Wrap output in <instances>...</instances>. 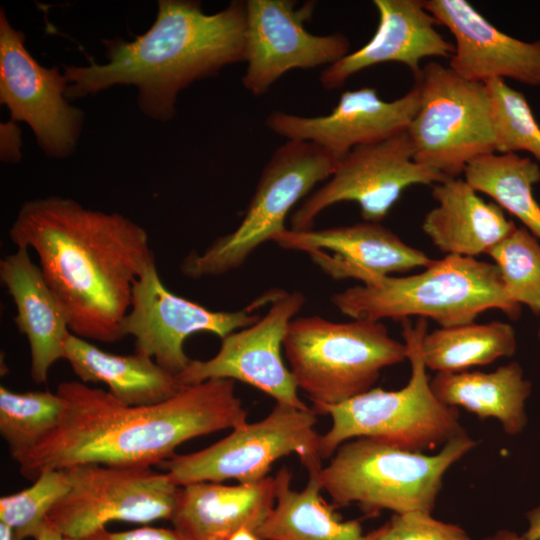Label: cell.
Instances as JSON below:
<instances>
[{
  "instance_id": "7c38bea8",
  "label": "cell",
  "mask_w": 540,
  "mask_h": 540,
  "mask_svg": "<svg viewBox=\"0 0 540 540\" xmlns=\"http://www.w3.org/2000/svg\"><path fill=\"white\" fill-rule=\"evenodd\" d=\"M444 179L414 160L407 131L360 145L339 159L330 178L292 213L290 229H311L322 211L340 202H355L364 221L380 223L407 188Z\"/></svg>"
},
{
  "instance_id": "8fae6325",
  "label": "cell",
  "mask_w": 540,
  "mask_h": 540,
  "mask_svg": "<svg viewBox=\"0 0 540 540\" xmlns=\"http://www.w3.org/2000/svg\"><path fill=\"white\" fill-rule=\"evenodd\" d=\"M69 488L46 521L67 539L93 533L113 521L147 524L170 520L180 487L148 466L80 464L63 469Z\"/></svg>"
},
{
  "instance_id": "8992f818",
  "label": "cell",
  "mask_w": 540,
  "mask_h": 540,
  "mask_svg": "<svg viewBox=\"0 0 540 540\" xmlns=\"http://www.w3.org/2000/svg\"><path fill=\"white\" fill-rule=\"evenodd\" d=\"M475 445L464 433L429 455L354 438L337 448L317 478L337 507L355 504L371 516L382 510L432 514L444 475Z\"/></svg>"
},
{
  "instance_id": "e575fe53",
  "label": "cell",
  "mask_w": 540,
  "mask_h": 540,
  "mask_svg": "<svg viewBox=\"0 0 540 540\" xmlns=\"http://www.w3.org/2000/svg\"><path fill=\"white\" fill-rule=\"evenodd\" d=\"M113 540H189L176 529L144 526L121 532H110Z\"/></svg>"
},
{
  "instance_id": "4dcf8cb0",
  "label": "cell",
  "mask_w": 540,
  "mask_h": 540,
  "mask_svg": "<svg viewBox=\"0 0 540 540\" xmlns=\"http://www.w3.org/2000/svg\"><path fill=\"white\" fill-rule=\"evenodd\" d=\"M486 84L495 131V152L500 154L528 152L540 163V125L525 95L495 79Z\"/></svg>"
},
{
  "instance_id": "3957f363",
  "label": "cell",
  "mask_w": 540,
  "mask_h": 540,
  "mask_svg": "<svg viewBox=\"0 0 540 540\" xmlns=\"http://www.w3.org/2000/svg\"><path fill=\"white\" fill-rule=\"evenodd\" d=\"M245 1L233 0L208 14L195 0H159L150 28L132 41L104 40L106 62L65 66L68 100L118 85L137 89L141 112L167 122L178 94L195 81L245 62Z\"/></svg>"
},
{
  "instance_id": "d6986e66",
  "label": "cell",
  "mask_w": 540,
  "mask_h": 540,
  "mask_svg": "<svg viewBox=\"0 0 540 540\" xmlns=\"http://www.w3.org/2000/svg\"><path fill=\"white\" fill-rule=\"evenodd\" d=\"M423 5L453 35L448 66L457 75L484 84L512 79L540 86V40L523 41L502 32L466 0H423Z\"/></svg>"
},
{
  "instance_id": "e0dca14e",
  "label": "cell",
  "mask_w": 540,
  "mask_h": 540,
  "mask_svg": "<svg viewBox=\"0 0 540 540\" xmlns=\"http://www.w3.org/2000/svg\"><path fill=\"white\" fill-rule=\"evenodd\" d=\"M420 103L416 85L403 96L386 101L372 87L344 91L327 115L300 116L283 111L268 115L266 125L287 140L312 142L338 160L353 148L406 132Z\"/></svg>"
},
{
  "instance_id": "4316f807",
  "label": "cell",
  "mask_w": 540,
  "mask_h": 540,
  "mask_svg": "<svg viewBox=\"0 0 540 540\" xmlns=\"http://www.w3.org/2000/svg\"><path fill=\"white\" fill-rule=\"evenodd\" d=\"M466 182L478 193L491 197L540 239V205L533 186L540 181V166L530 157L516 153H489L468 163Z\"/></svg>"
},
{
  "instance_id": "1f68e13d",
  "label": "cell",
  "mask_w": 540,
  "mask_h": 540,
  "mask_svg": "<svg viewBox=\"0 0 540 540\" xmlns=\"http://www.w3.org/2000/svg\"><path fill=\"white\" fill-rule=\"evenodd\" d=\"M68 488L64 470L44 471L30 487L0 498V522L10 527L13 540L35 539L48 513Z\"/></svg>"
},
{
  "instance_id": "ba28073f",
  "label": "cell",
  "mask_w": 540,
  "mask_h": 540,
  "mask_svg": "<svg viewBox=\"0 0 540 540\" xmlns=\"http://www.w3.org/2000/svg\"><path fill=\"white\" fill-rule=\"evenodd\" d=\"M338 159L320 146L287 140L264 166L240 224L216 238L202 252H190L179 270L197 280L240 268L254 251L286 230L285 220L301 199L333 174Z\"/></svg>"
},
{
  "instance_id": "30bf717a",
  "label": "cell",
  "mask_w": 540,
  "mask_h": 540,
  "mask_svg": "<svg viewBox=\"0 0 540 540\" xmlns=\"http://www.w3.org/2000/svg\"><path fill=\"white\" fill-rule=\"evenodd\" d=\"M317 412L276 403L263 419L244 423L199 451L174 455L160 467L177 486L195 482H255L268 477L272 465L295 454L310 474L322 466Z\"/></svg>"
},
{
  "instance_id": "836d02e7",
  "label": "cell",
  "mask_w": 540,
  "mask_h": 540,
  "mask_svg": "<svg viewBox=\"0 0 540 540\" xmlns=\"http://www.w3.org/2000/svg\"><path fill=\"white\" fill-rule=\"evenodd\" d=\"M22 158V132L17 122L9 119L0 125V159L15 164Z\"/></svg>"
},
{
  "instance_id": "ab89813d",
  "label": "cell",
  "mask_w": 540,
  "mask_h": 540,
  "mask_svg": "<svg viewBox=\"0 0 540 540\" xmlns=\"http://www.w3.org/2000/svg\"><path fill=\"white\" fill-rule=\"evenodd\" d=\"M67 540H113V539L111 538L110 532L106 528H102L86 536H83L77 539H67Z\"/></svg>"
},
{
  "instance_id": "74e56055",
  "label": "cell",
  "mask_w": 540,
  "mask_h": 540,
  "mask_svg": "<svg viewBox=\"0 0 540 540\" xmlns=\"http://www.w3.org/2000/svg\"><path fill=\"white\" fill-rule=\"evenodd\" d=\"M483 540H540L529 539L526 536H519L518 534L509 530H499L494 534L485 537Z\"/></svg>"
},
{
  "instance_id": "f35d334b",
  "label": "cell",
  "mask_w": 540,
  "mask_h": 540,
  "mask_svg": "<svg viewBox=\"0 0 540 540\" xmlns=\"http://www.w3.org/2000/svg\"><path fill=\"white\" fill-rule=\"evenodd\" d=\"M228 540H262L258 534L249 528H242L232 534Z\"/></svg>"
},
{
  "instance_id": "ac0fdd59",
  "label": "cell",
  "mask_w": 540,
  "mask_h": 540,
  "mask_svg": "<svg viewBox=\"0 0 540 540\" xmlns=\"http://www.w3.org/2000/svg\"><path fill=\"white\" fill-rule=\"evenodd\" d=\"M287 250L303 251L333 279L366 283L377 277L428 266L423 251L406 244L381 223L362 221L352 225L292 230L273 240Z\"/></svg>"
},
{
  "instance_id": "83f0119b",
  "label": "cell",
  "mask_w": 540,
  "mask_h": 540,
  "mask_svg": "<svg viewBox=\"0 0 540 540\" xmlns=\"http://www.w3.org/2000/svg\"><path fill=\"white\" fill-rule=\"evenodd\" d=\"M516 345L515 331L510 324L472 322L427 332L421 342V352L427 369L461 372L512 356Z\"/></svg>"
},
{
  "instance_id": "cb8c5ba5",
  "label": "cell",
  "mask_w": 540,
  "mask_h": 540,
  "mask_svg": "<svg viewBox=\"0 0 540 540\" xmlns=\"http://www.w3.org/2000/svg\"><path fill=\"white\" fill-rule=\"evenodd\" d=\"M64 359L81 382L103 383L114 397L132 406L163 402L182 387L175 375L148 356L109 353L72 333Z\"/></svg>"
},
{
  "instance_id": "9c48e42d",
  "label": "cell",
  "mask_w": 540,
  "mask_h": 540,
  "mask_svg": "<svg viewBox=\"0 0 540 540\" xmlns=\"http://www.w3.org/2000/svg\"><path fill=\"white\" fill-rule=\"evenodd\" d=\"M420 103L407 134L414 160L446 178L463 174L469 162L495 152L491 99L486 84L431 61L415 77Z\"/></svg>"
},
{
  "instance_id": "7402d4cb",
  "label": "cell",
  "mask_w": 540,
  "mask_h": 540,
  "mask_svg": "<svg viewBox=\"0 0 540 540\" xmlns=\"http://www.w3.org/2000/svg\"><path fill=\"white\" fill-rule=\"evenodd\" d=\"M275 501L274 477L236 485L195 482L180 486L170 521L189 540H228L242 528L256 532Z\"/></svg>"
},
{
  "instance_id": "b9f144b4",
  "label": "cell",
  "mask_w": 540,
  "mask_h": 540,
  "mask_svg": "<svg viewBox=\"0 0 540 540\" xmlns=\"http://www.w3.org/2000/svg\"><path fill=\"white\" fill-rule=\"evenodd\" d=\"M538 338H539V340H540V328H539V330H538Z\"/></svg>"
},
{
  "instance_id": "9a60e30c",
  "label": "cell",
  "mask_w": 540,
  "mask_h": 540,
  "mask_svg": "<svg viewBox=\"0 0 540 540\" xmlns=\"http://www.w3.org/2000/svg\"><path fill=\"white\" fill-rule=\"evenodd\" d=\"M305 300L299 291L270 292L271 306L257 322L222 338L213 357L191 359L176 375L178 382L191 385L210 379L237 380L264 392L276 403L308 409L298 396V387L281 354L287 327Z\"/></svg>"
},
{
  "instance_id": "277c9868",
  "label": "cell",
  "mask_w": 540,
  "mask_h": 540,
  "mask_svg": "<svg viewBox=\"0 0 540 540\" xmlns=\"http://www.w3.org/2000/svg\"><path fill=\"white\" fill-rule=\"evenodd\" d=\"M330 301L354 320L418 316L440 327L472 323L488 310L517 319L522 307L507 296L494 263L453 255L432 260L417 274L377 277L347 288L334 293Z\"/></svg>"
},
{
  "instance_id": "5bb4252c",
  "label": "cell",
  "mask_w": 540,
  "mask_h": 540,
  "mask_svg": "<svg viewBox=\"0 0 540 540\" xmlns=\"http://www.w3.org/2000/svg\"><path fill=\"white\" fill-rule=\"evenodd\" d=\"M264 302L260 297L241 310H210L169 291L153 262L134 284L122 333L134 337L137 353L176 376L191 360L184 351L189 336L209 332L222 339L257 322L260 317L253 310Z\"/></svg>"
},
{
  "instance_id": "6da1fadb",
  "label": "cell",
  "mask_w": 540,
  "mask_h": 540,
  "mask_svg": "<svg viewBox=\"0 0 540 540\" xmlns=\"http://www.w3.org/2000/svg\"><path fill=\"white\" fill-rule=\"evenodd\" d=\"M8 234L16 248L36 252L72 334L102 343L124 338L134 284L156 262L144 227L51 195L22 203Z\"/></svg>"
},
{
  "instance_id": "603a6c76",
  "label": "cell",
  "mask_w": 540,
  "mask_h": 540,
  "mask_svg": "<svg viewBox=\"0 0 540 540\" xmlns=\"http://www.w3.org/2000/svg\"><path fill=\"white\" fill-rule=\"evenodd\" d=\"M431 187L437 205L425 215L422 230L445 256L488 254L516 227L495 202H486L464 178H446Z\"/></svg>"
},
{
  "instance_id": "7a4b0ae2",
  "label": "cell",
  "mask_w": 540,
  "mask_h": 540,
  "mask_svg": "<svg viewBox=\"0 0 540 540\" xmlns=\"http://www.w3.org/2000/svg\"><path fill=\"white\" fill-rule=\"evenodd\" d=\"M56 392L63 401L58 424L16 461L32 482L44 471L80 464L160 465L184 442L247 422L229 379L182 385L171 398L142 406L81 381L61 382Z\"/></svg>"
},
{
  "instance_id": "f546056e",
  "label": "cell",
  "mask_w": 540,
  "mask_h": 540,
  "mask_svg": "<svg viewBox=\"0 0 540 540\" xmlns=\"http://www.w3.org/2000/svg\"><path fill=\"white\" fill-rule=\"evenodd\" d=\"M488 255L497 266L507 296L540 315V243L524 226L515 227Z\"/></svg>"
},
{
  "instance_id": "484cf974",
  "label": "cell",
  "mask_w": 540,
  "mask_h": 540,
  "mask_svg": "<svg viewBox=\"0 0 540 540\" xmlns=\"http://www.w3.org/2000/svg\"><path fill=\"white\" fill-rule=\"evenodd\" d=\"M430 385L442 403L461 407L480 419H496L506 434L521 433L527 423L524 406L531 384L517 362L491 372H437Z\"/></svg>"
},
{
  "instance_id": "4fadbf2b",
  "label": "cell",
  "mask_w": 540,
  "mask_h": 540,
  "mask_svg": "<svg viewBox=\"0 0 540 540\" xmlns=\"http://www.w3.org/2000/svg\"><path fill=\"white\" fill-rule=\"evenodd\" d=\"M25 40L1 8L0 103L9 110L11 120L29 125L46 156L67 158L82 133L84 112L69 103L64 73L56 66H42Z\"/></svg>"
},
{
  "instance_id": "2e32d148",
  "label": "cell",
  "mask_w": 540,
  "mask_h": 540,
  "mask_svg": "<svg viewBox=\"0 0 540 540\" xmlns=\"http://www.w3.org/2000/svg\"><path fill=\"white\" fill-rule=\"evenodd\" d=\"M315 1L297 7L292 0H246L244 88L255 96L266 94L285 73L332 65L349 53L342 33L316 35L305 23Z\"/></svg>"
},
{
  "instance_id": "60d3db41",
  "label": "cell",
  "mask_w": 540,
  "mask_h": 540,
  "mask_svg": "<svg viewBox=\"0 0 540 540\" xmlns=\"http://www.w3.org/2000/svg\"><path fill=\"white\" fill-rule=\"evenodd\" d=\"M0 540H13L10 527L3 522H0Z\"/></svg>"
},
{
  "instance_id": "d4e9b609",
  "label": "cell",
  "mask_w": 540,
  "mask_h": 540,
  "mask_svg": "<svg viewBox=\"0 0 540 540\" xmlns=\"http://www.w3.org/2000/svg\"><path fill=\"white\" fill-rule=\"evenodd\" d=\"M317 474L308 475L300 491L283 466L275 475L276 501L256 530L262 540H377L381 528L364 533L359 520H342L322 497Z\"/></svg>"
},
{
  "instance_id": "d590c367",
  "label": "cell",
  "mask_w": 540,
  "mask_h": 540,
  "mask_svg": "<svg viewBox=\"0 0 540 540\" xmlns=\"http://www.w3.org/2000/svg\"><path fill=\"white\" fill-rule=\"evenodd\" d=\"M529 528L524 534L529 539H540V507L528 513Z\"/></svg>"
},
{
  "instance_id": "ffe728a7",
  "label": "cell",
  "mask_w": 540,
  "mask_h": 540,
  "mask_svg": "<svg viewBox=\"0 0 540 540\" xmlns=\"http://www.w3.org/2000/svg\"><path fill=\"white\" fill-rule=\"evenodd\" d=\"M373 5L379 16L374 35L321 72L323 88H340L356 73L389 62L407 66L416 77L421 60L452 56L454 44L437 31L438 23L423 0H374Z\"/></svg>"
},
{
  "instance_id": "8d00e7d4",
  "label": "cell",
  "mask_w": 540,
  "mask_h": 540,
  "mask_svg": "<svg viewBox=\"0 0 540 540\" xmlns=\"http://www.w3.org/2000/svg\"><path fill=\"white\" fill-rule=\"evenodd\" d=\"M34 540H67L45 520Z\"/></svg>"
},
{
  "instance_id": "f1b7e54d",
  "label": "cell",
  "mask_w": 540,
  "mask_h": 540,
  "mask_svg": "<svg viewBox=\"0 0 540 540\" xmlns=\"http://www.w3.org/2000/svg\"><path fill=\"white\" fill-rule=\"evenodd\" d=\"M63 401L57 392H15L0 386V434L17 461L58 424Z\"/></svg>"
},
{
  "instance_id": "5b68a950",
  "label": "cell",
  "mask_w": 540,
  "mask_h": 540,
  "mask_svg": "<svg viewBox=\"0 0 540 540\" xmlns=\"http://www.w3.org/2000/svg\"><path fill=\"white\" fill-rule=\"evenodd\" d=\"M427 319L413 325L402 320V337L411 366L408 383L398 390L372 388L342 403L324 407L331 427L320 435L322 459H329L344 442L365 437L397 448L424 452L445 445L466 433L459 409L442 403L434 394L426 373L421 342Z\"/></svg>"
},
{
  "instance_id": "52a82bcc",
  "label": "cell",
  "mask_w": 540,
  "mask_h": 540,
  "mask_svg": "<svg viewBox=\"0 0 540 540\" xmlns=\"http://www.w3.org/2000/svg\"><path fill=\"white\" fill-rule=\"evenodd\" d=\"M283 349L298 389L318 415L372 389L384 368L407 359L405 344L371 320L297 317L287 327Z\"/></svg>"
},
{
  "instance_id": "44dd1931",
  "label": "cell",
  "mask_w": 540,
  "mask_h": 540,
  "mask_svg": "<svg viewBox=\"0 0 540 540\" xmlns=\"http://www.w3.org/2000/svg\"><path fill=\"white\" fill-rule=\"evenodd\" d=\"M0 280L15 304L16 327L29 343L31 378L46 383L50 368L65 357L71 334L66 314L28 249L16 248L0 260Z\"/></svg>"
},
{
  "instance_id": "d6a6232c",
  "label": "cell",
  "mask_w": 540,
  "mask_h": 540,
  "mask_svg": "<svg viewBox=\"0 0 540 540\" xmlns=\"http://www.w3.org/2000/svg\"><path fill=\"white\" fill-rule=\"evenodd\" d=\"M380 528L377 540H473L459 525L428 513L393 514Z\"/></svg>"
}]
</instances>
